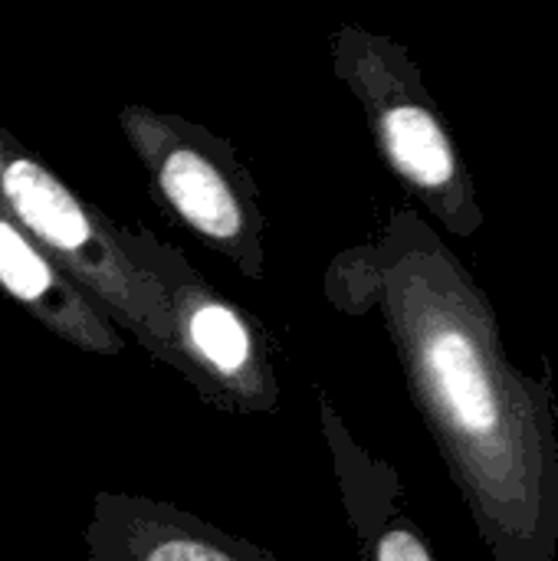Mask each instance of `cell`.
<instances>
[{"label":"cell","mask_w":558,"mask_h":561,"mask_svg":"<svg viewBox=\"0 0 558 561\" xmlns=\"http://www.w3.org/2000/svg\"><path fill=\"white\" fill-rule=\"evenodd\" d=\"M322 299L378 319L408 398L493 561H558V404L553 368L523 371L497 309L411 204L322 270Z\"/></svg>","instance_id":"1"},{"label":"cell","mask_w":558,"mask_h":561,"mask_svg":"<svg viewBox=\"0 0 558 561\" xmlns=\"http://www.w3.org/2000/svg\"><path fill=\"white\" fill-rule=\"evenodd\" d=\"M0 204L132 342H138L164 368L178 371L201 394V381L178 348L161 286L125 253L122 227L79 197L3 125Z\"/></svg>","instance_id":"2"},{"label":"cell","mask_w":558,"mask_h":561,"mask_svg":"<svg viewBox=\"0 0 558 561\" xmlns=\"http://www.w3.org/2000/svg\"><path fill=\"white\" fill-rule=\"evenodd\" d=\"M329 59L362 105L385 168L418 210H428L451 237H477L487 217L474 174L408 46L368 26L339 23L329 33Z\"/></svg>","instance_id":"3"},{"label":"cell","mask_w":558,"mask_h":561,"mask_svg":"<svg viewBox=\"0 0 558 561\" xmlns=\"http://www.w3.org/2000/svg\"><path fill=\"white\" fill-rule=\"evenodd\" d=\"M118 128L145 168L155 204L243 279L263 286L270 276L266 214L234 141L151 105H122Z\"/></svg>","instance_id":"4"},{"label":"cell","mask_w":558,"mask_h":561,"mask_svg":"<svg viewBox=\"0 0 558 561\" xmlns=\"http://www.w3.org/2000/svg\"><path fill=\"white\" fill-rule=\"evenodd\" d=\"M122 247L161 286L178 348L201 381V401L227 414H273L280 378L266 329L145 224L122 227Z\"/></svg>","instance_id":"5"},{"label":"cell","mask_w":558,"mask_h":561,"mask_svg":"<svg viewBox=\"0 0 558 561\" xmlns=\"http://www.w3.org/2000/svg\"><path fill=\"white\" fill-rule=\"evenodd\" d=\"M89 561H280L174 503L99 490L82 529Z\"/></svg>","instance_id":"6"},{"label":"cell","mask_w":558,"mask_h":561,"mask_svg":"<svg viewBox=\"0 0 558 561\" xmlns=\"http://www.w3.org/2000/svg\"><path fill=\"white\" fill-rule=\"evenodd\" d=\"M319 431L332 460L342 510L362 561H437L431 539L408 510L401 473L355 440L335 404L319 394Z\"/></svg>","instance_id":"7"},{"label":"cell","mask_w":558,"mask_h":561,"mask_svg":"<svg viewBox=\"0 0 558 561\" xmlns=\"http://www.w3.org/2000/svg\"><path fill=\"white\" fill-rule=\"evenodd\" d=\"M0 293L36 319L59 342L115 358L125 352V332L46 256V250L0 204Z\"/></svg>","instance_id":"8"}]
</instances>
